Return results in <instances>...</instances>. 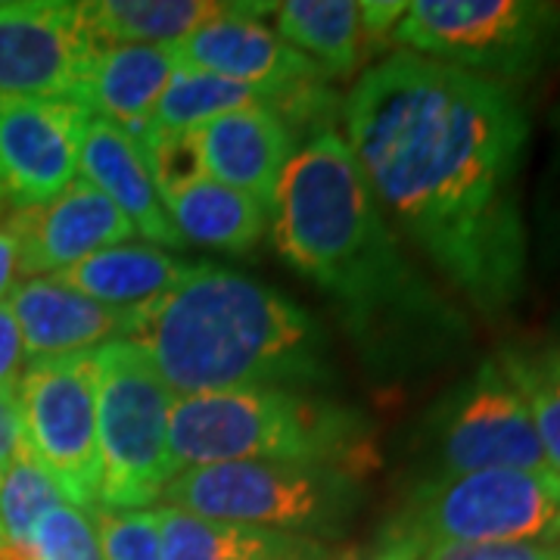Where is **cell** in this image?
Returning <instances> with one entry per match:
<instances>
[{
  "label": "cell",
  "instance_id": "e0dca14e",
  "mask_svg": "<svg viewBox=\"0 0 560 560\" xmlns=\"http://www.w3.org/2000/svg\"><path fill=\"white\" fill-rule=\"evenodd\" d=\"M175 44H101L81 84L79 103L135 140L150 131L153 109L178 72Z\"/></svg>",
  "mask_w": 560,
  "mask_h": 560
},
{
  "label": "cell",
  "instance_id": "8992f818",
  "mask_svg": "<svg viewBox=\"0 0 560 560\" xmlns=\"http://www.w3.org/2000/svg\"><path fill=\"white\" fill-rule=\"evenodd\" d=\"M389 44L508 88L560 62V3L548 0H418Z\"/></svg>",
  "mask_w": 560,
  "mask_h": 560
},
{
  "label": "cell",
  "instance_id": "9c48e42d",
  "mask_svg": "<svg viewBox=\"0 0 560 560\" xmlns=\"http://www.w3.org/2000/svg\"><path fill=\"white\" fill-rule=\"evenodd\" d=\"M271 10L275 3H224L221 13L175 44L178 60L187 69L259 91L293 135L308 131L315 138L334 128L342 103L318 66L261 22Z\"/></svg>",
  "mask_w": 560,
  "mask_h": 560
},
{
  "label": "cell",
  "instance_id": "5bb4252c",
  "mask_svg": "<svg viewBox=\"0 0 560 560\" xmlns=\"http://www.w3.org/2000/svg\"><path fill=\"white\" fill-rule=\"evenodd\" d=\"M16 241L22 278H47L101 249L128 243L138 231L94 184L75 178L44 206L0 212Z\"/></svg>",
  "mask_w": 560,
  "mask_h": 560
},
{
  "label": "cell",
  "instance_id": "4316f807",
  "mask_svg": "<svg viewBox=\"0 0 560 560\" xmlns=\"http://www.w3.org/2000/svg\"><path fill=\"white\" fill-rule=\"evenodd\" d=\"M0 560H103L101 545L94 536V526L88 521V514L60 504L54 511H47L28 541L22 545H0Z\"/></svg>",
  "mask_w": 560,
  "mask_h": 560
},
{
  "label": "cell",
  "instance_id": "cb8c5ba5",
  "mask_svg": "<svg viewBox=\"0 0 560 560\" xmlns=\"http://www.w3.org/2000/svg\"><path fill=\"white\" fill-rule=\"evenodd\" d=\"M237 109H271V103L265 94L246 84L178 66V72L172 75L165 94L153 109L150 128L187 131V128H200L206 121L237 113Z\"/></svg>",
  "mask_w": 560,
  "mask_h": 560
},
{
  "label": "cell",
  "instance_id": "30bf717a",
  "mask_svg": "<svg viewBox=\"0 0 560 560\" xmlns=\"http://www.w3.org/2000/svg\"><path fill=\"white\" fill-rule=\"evenodd\" d=\"M22 442L79 511L97 508V361L91 352L32 361L16 386Z\"/></svg>",
  "mask_w": 560,
  "mask_h": 560
},
{
  "label": "cell",
  "instance_id": "484cf974",
  "mask_svg": "<svg viewBox=\"0 0 560 560\" xmlns=\"http://www.w3.org/2000/svg\"><path fill=\"white\" fill-rule=\"evenodd\" d=\"M60 504H69L62 489L38 460L28 455L22 442L13 460L0 470V541L3 545L28 541L35 523Z\"/></svg>",
  "mask_w": 560,
  "mask_h": 560
},
{
  "label": "cell",
  "instance_id": "7402d4cb",
  "mask_svg": "<svg viewBox=\"0 0 560 560\" xmlns=\"http://www.w3.org/2000/svg\"><path fill=\"white\" fill-rule=\"evenodd\" d=\"M275 32L318 66L327 79H352L364 60L361 10L352 0L275 3Z\"/></svg>",
  "mask_w": 560,
  "mask_h": 560
},
{
  "label": "cell",
  "instance_id": "7a4b0ae2",
  "mask_svg": "<svg viewBox=\"0 0 560 560\" xmlns=\"http://www.w3.org/2000/svg\"><path fill=\"white\" fill-rule=\"evenodd\" d=\"M271 234L280 259L340 305L361 342L399 361H433L464 340V320L405 259L337 128L305 140L287 162Z\"/></svg>",
  "mask_w": 560,
  "mask_h": 560
},
{
  "label": "cell",
  "instance_id": "83f0119b",
  "mask_svg": "<svg viewBox=\"0 0 560 560\" xmlns=\"http://www.w3.org/2000/svg\"><path fill=\"white\" fill-rule=\"evenodd\" d=\"M138 143L143 150L147 168H150V178L156 184L160 200L209 178L194 128H187V131L150 128Z\"/></svg>",
  "mask_w": 560,
  "mask_h": 560
},
{
  "label": "cell",
  "instance_id": "ffe728a7",
  "mask_svg": "<svg viewBox=\"0 0 560 560\" xmlns=\"http://www.w3.org/2000/svg\"><path fill=\"white\" fill-rule=\"evenodd\" d=\"M190 265L153 243H119L47 278L113 308H138L175 287Z\"/></svg>",
  "mask_w": 560,
  "mask_h": 560
},
{
  "label": "cell",
  "instance_id": "5b68a950",
  "mask_svg": "<svg viewBox=\"0 0 560 560\" xmlns=\"http://www.w3.org/2000/svg\"><path fill=\"white\" fill-rule=\"evenodd\" d=\"M361 470L312 460H228L175 474L162 504L293 536H330L355 517Z\"/></svg>",
  "mask_w": 560,
  "mask_h": 560
},
{
  "label": "cell",
  "instance_id": "f546056e",
  "mask_svg": "<svg viewBox=\"0 0 560 560\" xmlns=\"http://www.w3.org/2000/svg\"><path fill=\"white\" fill-rule=\"evenodd\" d=\"M420 560H560V541H440Z\"/></svg>",
  "mask_w": 560,
  "mask_h": 560
},
{
  "label": "cell",
  "instance_id": "d6986e66",
  "mask_svg": "<svg viewBox=\"0 0 560 560\" xmlns=\"http://www.w3.org/2000/svg\"><path fill=\"white\" fill-rule=\"evenodd\" d=\"M165 560H330L334 551L318 539L197 517L175 504L156 511Z\"/></svg>",
  "mask_w": 560,
  "mask_h": 560
},
{
  "label": "cell",
  "instance_id": "2e32d148",
  "mask_svg": "<svg viewBox=\"0 0 560 560\" xmlns=\"http://www.w3.org/2000/svg\"><path fill=\"white\" fill-rule=\"evenodd\" d=\"M194 135L209 180L241 190L271 212L280 175L300 150L296 135L271 109H237L194 128Z\"/></svg>",
  "mask_w": 560,
  "mask_h": 560
},
{
  "label": "cell",
  "instance_id": "d4e9b609",
  "mask_svg": "<svg viewBox=\"0 0 560 560\" xmlns=\"http://www.w3.org/2000/svg\"><path fill=\"white\" fill-rule=\"evenodd\" d=\"M499 364L526 401L548 467L560 474V346L504 349Z\"/></svg>",
  "mask_w": 560,
  "mask_h": 560
},
{
  "label": "cell",
  "instance_id": "6da1fadb",
  "mask_svg": "<svg viewBox=\"0 0 560 560\" xmlns=\"http://www.w3.org/2000/svg\"><path fill=\"white\" fill-rule=\"evenodd\" d=\"M346 143L405 241L486 318L523 296L533 121L508 84L396 50L342 101Z\"/></svg>",
  "mask_w": 560,
  "mask_h": 560
},
{
  "label": "cell",
  "instance_id": "44dd1931",
  "mask_svg": "<svg viewBox=\"0 0 560 560\" xmlns=\"http://www.w3.org/2000/svg\"><path fill=\"white\" fill-rule=\"evenodd\" d=\"M162 206L180 241L234 256L249 253L271 224V212L259 200L209 178L165 197Z\"/></svg>",
  "mask_w": 560,
  "mask_h": 560
},
{
  "label": "cell",
  "instance_id": "d590c367",
  "mask_svg": "<svg viewBox=\"0 0 560 560\" xmlns=\"http://www.w3.org/2000/svg\"><path fill=\"white\" fill-rule=\"evenodd\" d=\"M420 558H423V545H420V541L393 539V536H386L374 555H368V558H361V560H420Z\"/></svg>",
  "mask_w": 560,
  "mask_h": 560
},
{
  "label": "cell",
  "instance_id": "3957f363",
  "mask_svg": "<svg viewBox=\"0 0 560 560\" xmlns=\"http://www.w3.org/2000/svg\"><path fill=\"white\" fill-rule=\"evenodd\" d=\"M135 342L184 396L300 389L334 377L327 337L293 300L219 265H190L162 296L131 308Z\"/></svg>",
  "mask_w": 560,
  "mask_h": 560
},
{
  "label": "cell",
  "instance_id": "ba28073f",
  "mask_svg": "<svg viewBox=\"0 0 560 560\" xmlns=\"http://www.w3.org/2000/svg\"><path fill=\"white\" fill-rule=\"evenodd\" d=\"M386 536L423 548L440 541H558L560 474L536 467L420 480Z\"/></svg>",
  "mask_w": 560,
  "mask_h": 560
},
{
  "label": "cell",
  "instance_id": "4fadbf2b",
  "mask_svg": "<svg viewBox=\"0 0 560 560\" xmlns=\"http://www.w3.org/2000/svg\"><path fill=\"white\" fill-rule=\"evenodd\" d=\"M88 119L75 101L0 94V212L60 197L79 175Z\"/></svg>",
  "mask_w": 560,
  "mask_h": 560
},
{
  "label": "cell",
  "instance_id": "277c9868",
  "mask_svg": "<svg viewBox=\"0 0 560 560\" xmlns=\"http://www.w3.org/2000/svg\"><path fill=\"white\" fill-rule=\"evenodd\" d=\"M175 474L228 460H312L364 470V423L334 401L300 389H234L175 399L168 415Z\"/></svg>",
  "mask_w": 560,
  "mask_h": 560
},
{
  "label": "cell",
  "instance_id": "8fae6325",
  "mask_svg": "<svg viewBox=\"0 0 560 560\" xmlns=\"http://www.w3.org/2000/svg\"><path fill=\"white\" fill-rule=\"evenodd\" d=\"M423 480L467 477L480 470H536L548 467L533 418L499 359H486L448 389L427 418Z\"/></svg>",
  "mask_w": 560,
  "mask_h": 560
},
{
  "label": "cell",
  "instance_id": "52a82bcc",
  "mask_svg": "<svg viewBox=\"0 0 560 560\" xmlns=\"http://www.w3.org/2000/svg\"><path fill=\"white\" fill-rule=\"evenodd\" d=\"M97 361V508L147 511L175 477L168 458V415L175 393L135 342L109 340Z\"/></svg>",
  "mask_w": 560,
  "mask_h": 560
},
{
  "label": "cell",
  "instance_id": "9a60e30c",
  "mask_svg": "<svg viewBox=\"0 0 560 560\" xmlns=\"http://www.w3.org/2000/svg\"><path fill=\"white\" fill-rule=\"evenodd\" d=\"M10 312L20 324L25 359H57L125 340L131 308L88 300L54 278H25L10 290Z\"/></svg>",
  "mask_w": 560,
  "mask_h": 560
},
{
  "label": "cell",
  "instance_id": "7c38bea8",
  "mask_svg": "<svg viewBox=\"0 0 560 560\" xmlns=\"http://www.w3.org/2000/svg\"><path fill=\"white\" fill-rule=\"evenodd\" d=\"M97 47L81 3L0 0V94L79 103Z\"/></svg>",
  "mask_w": 560,
  "mask_h": 560
},
{
  "label": "cell",
  "instance_id": "1f68e13d",
  "mask_svg": "<svg viewBox=\"0 0 560 560\" xmlns=\"http://www.w3.org/2000/svg\"><path fill=\"white\" fill-rule=\"evenodd\" d=\"M405 7L408 3H377V0H368V3H359L361 10V38H364V47L368 54H374L381 44H389L396 25L405 16Z\"/></svg>",
  "mask_w": 560,
  "mask_h": 560
},
{
  "label": "cell",
  "instance_id": "836d02e7",
  "mask_svg": "<svg viewBox=\"0 0 560 560\" xmlns=\"http://www.w3.org/2000/svg\"><path fill=\"white\" fill-rule=\"evenodd\" d=\"M16 275H20V256H16V241L7 231L3 215H0V302L3 296L16 287Z\"/></svg>",
  "mask_w": 560,
  "mask_h": 560
},
{
  "label": "cell",
  "instance_id": "4dcf8cb0",
  "mask_svg": "<svg viewBox=\"0 0 560 560\" xmlns=\"http://www.w3.org/2000/svg\"><path fill=\"white\" fill-rule=\"evenodd\" d=\"M22 364H25V349H22L20 324L13 318L10 305L0 302V396H16Z\"/></svg>",
  "mask_w": 560,
  "mask_h": 560
},
{
  "label": "cell",
  "instance_id": "ac0fdd59",
  "mask_svg": "<svg viewBox=\"0 0 560 560\" xmlns=\"http://www.w3.org/2000/svg\"><path fill=\"white\" fill-rule=\"evenodd\" d=\"M79 172L81 178L94 184L153 246H172V249L184 246L165 215V206L156 194V184L150 178L143 150L125 128L91 116L84 128V140H81Z\"/></svg>",
  "mask_w": 560,
  "mask_h": 560
},
{
  "label": "cell",
  "instance_id": "f1b7e54d",
  "mask_svg": "<svg viewBox=\"0 0 560 560\" xmlns=\"http://www.w3.org/2000/svg\"><path fill=\"white\" fill-rule=\"evenodd\" d=\"M94 526L103 560H165L153 511H84Z\"/></svg>",
  "mask_w": 560,
  "mask_h": 560
},
{
  "label": "cell",
  "instance_id": "e575fe53",
  "mask_svg": "<svg viewBox=\"0 0 560 560\" xmlns=\"http://www.w3.org/2000/svg\"><path fill=\"white\" fill-rule=\"evenodd\" d=\"M545 221H548V231H551V241L560 243V140H558V153L551 160V175H548V184H545Z\"/></svg>",
  "mask_w": 560,
  "mask_h": 560
},
{
  "label": "cell",
  "instance_id": "8d00e7d4",
  "mask_svg": "<svg viewBox=\"0 0 560 560\" xmlns=\"http://www.w3.org/2000/svg\"><path fill=\"white\" fill-rule=\"evenodd\" d=\"M0 545H3V541H0Z\"/></svg>",
  "mask_w": 560,
  "mask_h": 560
},
{
  "label": "cell",
  "instance_id": "603a6c76",
  "mask_svg": "<svg viewBox=\"0 0 560 560\" xmlns=\"http://www.w3.org/2000/svg\"><path fill=\"white\" fill-rule=\"evenodd\" d=\"M221 7L212 0H91L81 3V16L101 44H178Z\"/></svg>",
  "mask_w": 560,
  "mask_h": 560
},
{
  "label": "cell",
  "instance_id": "d6a6232c",
  "mask_svg": "<svg viewBox=\"0 0 560 560\" xmlns=\"http://www.w3.org/2000/svg\"><path fill=\"white\" fill-rule=\"evenodd\" d=\"M22 448V423L16 396H0V470Z\"/></svg>",
  "mask_w": 560,
  "mask_h": 560
}]
</instances>
